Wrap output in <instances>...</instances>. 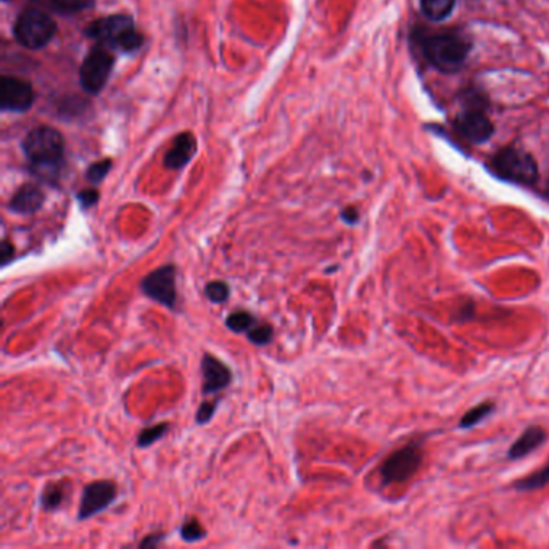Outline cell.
Segmentation results:
<instances>
[{
	"instance_id": "1",
	"label": "cell",
	"mask_w": 549,
	"mask_h": 549,
	"mask_svg": "<svg viewBox=\"0 0 549 549\" xmlns=\"http://www.w3.org/2000/svg\"><path fill=\"white\" fill-rule=\"evenodd\" d=\"M23 150L32 173L38 178L47 182L57 181L65 155V142L60 132L49 126H40L26 136Z\"/></svg>"
},
{
	"instance_id": "2",
	"label": "cell",
	"mask_w": 549,
	"mask_h": 549,
	"mask_svg": "<svg viewBox=\"0 0 549 549\" xmlns=\"http://www.w3.org/2000/svg\"><path fill=\"white\" fill-rule=\"evenodd\" d=\"M85 36L99 40L101 44L131 54L144 44L142 34L137 32L129 15H111L101 18L85 28Z\"/></svg>"
},
{
	"instance_id": "3",
	"label": "cell",
	"mask_w": 549,
	"mask_h": 549,
	"mask_svg": "<svg viewBox=\"0 0 549 549\" xmlns=\"http://www.w3.org/2000/svg\"><path fill=\"white\" fill-rule=\"evenodd\" d=\"M424 55L437 70L445 73L457 71L469 55V42L455 32L433 34L424 42Z\"/></svg>"
},
{
	"instance_id": "4",
	"label": "cell",
	"mask_w": 549,
	"mask_h": 549,
	"mask_svg": "<svg viewBox=\"0 0 549 549\" xmlns=\"http://www.w3.org/2000/svg\"><path fill=\"white\" fill-rule=\"evenodd\" d=\"M13 34L22 46L36 50L54 40L57 24L50 16L38 8H28L16 18Z\"/></svg>"
},
{
	"instance_id": "5",
	"label": "cell",
	"mask_w": 549,
	"mask_h": 549,
	"mask_svg": "<svg viewBox=\"0 0 549 549\" xmlns=\"http://www.w3.org/2000/svg\"><path fill=\"white\" fill-rule=\"evenodd\" d=\"M493 170L500 178L514 184L532 186L538 181V166L532 155L520 148L508 147L496 154Z\"/></svg>"
},
{
	"instance_id": "6",
	"label": "cell",
	"mask_w": 549,
	"mask_h": 549,
	"mask_svg": "<svg viewBox=\"0 0 549 549\" xmlns=\"http://www.w3.org/2000/svg\"><path fill=\"white\" fill-rule=\"evenodd\" d=\"M424 453L419 443H410L403 448L396 449L385 459V463L380 467V477L384 485L392 483H402L416 475L419 467L422 465Z\"/></svg>"
},
{
	"instance_id": "7",
	"label": "cell",
	"mask_w": 549,
	"mask_h": 549,
	"mask_svg": "<svg viewBox=\"0 0 549 549\" xmlns=\"http://www.w3.org/2000/svg\"><path fill=\"white\" fill-rule=\"evenodd\" d=\"M176 266L164 264L155 271L148 272L140 282V290L150 300L160 303L164 308L174 310L178 305V290H176Z\"/></svg>"
},
{
	"instance_id": "8",
	"label": "cell",
	"mask_w": 549,
	"mask_h": 549,
	"mask_svg": "<svg viewBox=\"0 0 549 549\" xmlns=\"http://www.w3.org/2000/svg\"><path fill=\"white\" fill-rule=\"evenodd\" d=\"M115 58L102 47H93L79 70V79L85 93L97 95L107 84Z\"/></svg>"
},
{
	"instance_id": "9",
	"label": "cell",
	"mask_w": 549,
	"mask_h": 549,
	"mask_svg": "<svg viewBox=\"0 0 549 549\" xmlns=\"http://www.w3.org/2000/svg\"><path fill=\"white\" fill-rule=\"evenodd\" d=\"M118 487L111 480H97L85 485L79 501L78 520H87L117 501Z\"/></svg>"
},
{
	"instance_id": "10",
	"label": "cell",
	"mask_w": 549,
	"mask_h": 549,
	"mask_svg": "<svg viewBox=\"0 0 549 549\" xmlns=\"http://www.w3.org/2000/svg\"><path fill=\"white\" fill-rule=\"evenodd\" d=\"M34 93L30 83L22 79L4 76L0 81V109L4 111L23 113L31 109Z\"/></svg>"
},
{
	"instance_id": "11",
	"label": "cell",
	"mask_w": 549,
	"mask_h": 549,
	"mask_svg": "<svg viewBox=\"0 0 549 549\" xmlns=\"http://www.w3.org/2000/svg\"><path fill=\"white\" fill-rule=\"evenodd\" d=\"M201 394L205 396L219 394L231 385L233 372L219 358L211 353H205L201 358Z\"/></svg>"
},
{
	"instance_id": "12",
	"label": "cell",
	"mask_w": 549,
	"mask_h": 549,
	"mask_svg": "<svg viewBox=\"0 0 549 549\" xmlns=\"http://www.w3.org/2000/svg\"><path fill=\"white\" fill-rule=\"evenodd\" d=\"M457 131L465 136V139L471 140L474 144H480L490 139L495 132L493 123L490 118L480 109L465 110L456 120Z\"/></svg>"
},
{
	"instance_id": "13",
	"label": "cell",
	"mask_w": 549,
	"mask_h": 549,
	"mask_svg": "<svg viewBox=\"0 0 549 549\" xmlns=\"http://www.w3.org/2000/svg\"><path fill=\"white\" fill-rule=\"evenodd\" d=\"M46 201V195L40 187L34 184H26L16 192L8 203V208L18 215H32L42 208Z\"/></svg>"
},
{
	"instance_id": "14",
	"label": "cell",
	"mask_w": 549,
	"mask_h": 549,
	"mask_svg": "<svg viewBox=\"0 0 549 549\" xmlns=\"http://www.w3.org/2000/svg\"><path fill=\"white\" fill-rule=\"evenodd\" d=\"M195 137L190 132H184L174 139L173 147L164 155V166L170 170H182L192 160L195 154Z\"/></svg>"
},
{
	"instance_id": "15",
	"label": "cell",
	"mask_w": 549,
	"mask_h": 549,
	"mask_svg": "<svg viewBox=\"0 0 549 549\" xmlns=\"http://www.w3.org/2000/svg\"><path fill=\"white\" fill-rule=\"evenodd\" d=\"M546 440V432L542 427H528L526 432L518 437V441L510 447L508 457L510 459H518V457L527 456L536 448H540L543 443Z\"/></svg>"
},
{
	"instance_id": "16",
	"label": "cell",
	"mask_w": 549,
	"mask_h": 549,
	"mask_svg": "<svg viewBox=\"0 0 549 549\" xmlns=\"http://www.w3.org/2000/svg\"><path fill=\"white\" fill-rule=\"evenodd\" d=\"M456 0H421V8L432 22H441L451 15Z\"/></svg>"
},
{
	"instance_id": "17",
	"label": "cell",
	"mask_w": 549,
	"mask_h": 549,
	"mask_svg": "<svg viewBox=\"0 0 549 549\" xmlns=\"http://www.w3.org/2000/svg\"><path fill=\"white\" fill-rule=\"evenodd\" d=\"M258 324L256 317L247 310H237L226 317V327L234 333H247Z\"/></svg>"
},
{
	"instance_id": "18",
	"label": "cell",
	"mask_w": 549,
	"mask_h": 549,
	"mask_svg": "<svg viewBox=\"0 0 549 549\" xmlns=\"http://www.w3.org/2000/svg\"><path fill=\"white\" fill-rule=\"evenodd\" d=\"M65 500V491H63V485L60 483H50L44 488L42 495H40V506L42 509L54 510L63 503Z\"/></svg>"
},
{
	"instance_id": "19",
	"label": "cell",
	"mask_w": 549,
	"mask_h": 549,
	"mask_svg": "<svg viewBox=\"0 0 549 549\" xmlns=\"http://www.w3.org/2000/svg\"><path fill=\"white\" fill-rule=\"evenodd\" d=\"M170 430V424L168 422H160L155 426L147 427L139 433L137 437V447L139 448H148L150 445H154L155 441L162 440L163 437Z\"/></svg>"
},
{
	"instance_id": "20",
	"label": "cell",
	"mask_w": 549,
	"mask_h": 549,
	"mask_svg": "<svg viewBox=\"0 0 549 549\" xmlns=\"http://www.w3.org/2000/svg\"><path fill=\"white\" fill-rule=\"evenodd\" d=\"M549 483V465L543 467L542 471L535 472L532 475H528L526 479L518 482L516 488L522 491H530V490H538Z\"/></svg>"
},
{
	"instance_id": "21",
	"label": "cell",
	"mask_w": 549,
	"mask_h": 549,
	"mask_svg": "<svg viewBox=\"0 0 549 549\" xmlns=\"http://www.w3.org/2000/svg\"><path fill=\"white\" fill-rule=\"evenodd\" d=\"M274 337V329L271 324H266V323H258V324L250 329L247 332L248 341H252L253 345L258 347H264L272 341Z\"/></svg>"
},
{
	"instance_id": "22",
	"label": "cell",
	"mask_w": 549,
	"mask_h": 549,
	"mask_svg": "<svg viewBox=\"0 0 549 549\" xmlns=\"http://www.w3.org/2000/svg\"><path fill=\"white\" fill-rule=\"evenodd\" d=\"M205 295L211 303H225L231 297V288L223 280H213L205 287Z\"/></svg>"
},
{
	"instance_id": "23",
	"label": "cell",
	"mask_w": 549,
	"mask_h": 549,
	"mask_svg": "<svg viewBox=\"0 0 549 549\" xmlns=\"http://www.w3.org/2000/svg\"><path fill=\"white\" fill-rule=\"evenodd\" d=\"M181 538L186 543L201 542L207 538V530L200 526L197 518H189L184 526L181 527Z\"/></svg>"
},
{
	"instance_id": "24",
	"label": "cell",
	"mask_w": 549,
	"mask_h": 549,
	"mask_svg": "<svg viewBox=\"0 0 549 549\" xmlns=\"http://www.w3.org/2000/svg\"><path fill=\"white\" fill-rule=\"evenodd\" d=\"M493 411V404L491 403H483L474 410L467 411L465 414V418L461 419V429H469L474 427L475 424H479L480 421L487 418L488 414Z\"/></svg>"
},
{
	"instance_id": "25",
	"label": "cell",
	"mask_w": 549,
	"mask_h": 549,
	"mask_svg": "<svg viewBox=\"0 0 549 549\" xmlns=\"http://www.w3.org/2000/svg\"><path fill=\"white\" fill-rule=\"evenodd\" d=\"M110 170H111V160H101V162L91 164L85 171V179L93 184H101L103 179L107 178Z\"/></svg>"
},
{
	"instance_id": "26",
	"label": "cell",
	"mask_w": 549,
	"mask_h": 549,
	"mask_svg": "<svg viewBox=\"0 0 549 549\" xmlns=\"http://www.w3.org/2000/svg\"><path fill=\"white\" fill-rule=\"evenodd\" d=\"M50 4L57 12L71 15V13H78L81 10L89 7L91 0H50Z\"/></svg>"
},
{
	"instance_id": "27",
	"label": "cell",
	"mask_w": 549,
	"mask_h": 549,
	"mask_svg": "<svg viewBox=\"0 0 549 549\" xmlns=\"http://www.w3.org/2000/svg\"><path fill=\"white\" fill-rule=\"evenodd\" d=\"M217 404L219 402H203L200 404V408L197 410V414H195V422H197V426H205V424H208L209 421L213 419V416L217 414Z\"/></svg>"
},
{
	"instance_id": "28",
	"label": "cell",
	"mask_w": 549,
	"mask_h": 549,
	"mask_svg": "<svg viewBox=\"0 0 549 549\" xmlns=\"http://www.w3.org/2000/svg\"><path fill=\"white\" fill-rule=\"evenodd\" d=\"M99 192L95 190V189H85V190H81L78 195H76V200H78L79 205H81V208L89 209L93 208V205H97V201H99Z\"/></svg>"
},
{
	"instance_id": "29",
	"label": "cell",
	"mask_w": 549,
	"mask_h": 549,
	"mask_svg": "<svg viewBox=\"0 0 549 549\" xmlns=\"http://www.w3.org/2000/svg\"><path fill=\"white\" fill-rule=\"evenodd\" d=\"M13 258H15V247H13V244L12 242H8V240H4L2 242V247H0V266H8V264L13 261Z\"/></svg>"
},
{
	"instance_id": "30",
	"label": "cell",
	"mask_w": 549,
	"mask_h": 549,
	"mask_svg": "<svg viewBox=\"0 0 549 549\" xmlns=\"http://www.w3.org/2000/svg\"><path fill=\"white\" fill-rule=\"evenodd\" d=\"M164 538V534H152L147 535L142 542H140V548H155Z\"/></svg>"
},
{
	"instance_id": "31",
	"label": "cell",
	"mask_w": 549,
	"mask_h": 549,
	"mask_svg": "<svg viewBox=\"0 0 549 549\" xmlns=\"http://www.w3.org/2000/svg\"><path fill=\"white\" fill-rule=\"evenodd\" d=\"M341 219L347 223V225L353 226L358 223V219H359V215H358V209L356 208H345L341 211Z\"/></svg>"
},
{
	"instance_id": "32",
	"label": "cell",
	"mask_w": 549,
	"mask_h": 549,
	"mask_svg": "<svg viewBox=\"0 0 549 549\" xmlns=\"http://www.w3.org/2000/svg\"><path fill=\"white\" fill-rule=\"evenodd\" d=\"M548 195H549V184H548Z\"/></svg>"
},
{
	"instance_id": "33",
	"label": "cell",
	"mask_w": 549,
	"mask_h": 549,
	"mask_svg": "<svg viewBox=\"0 0 549 549\" xmlns=\"http://www.w3.org/2000/svg\"><path fill=\"white\" fill-rule=\"evenodd\" d=\"M4 2H7V0H4Z\"/></svg>"
}]
</instances>
